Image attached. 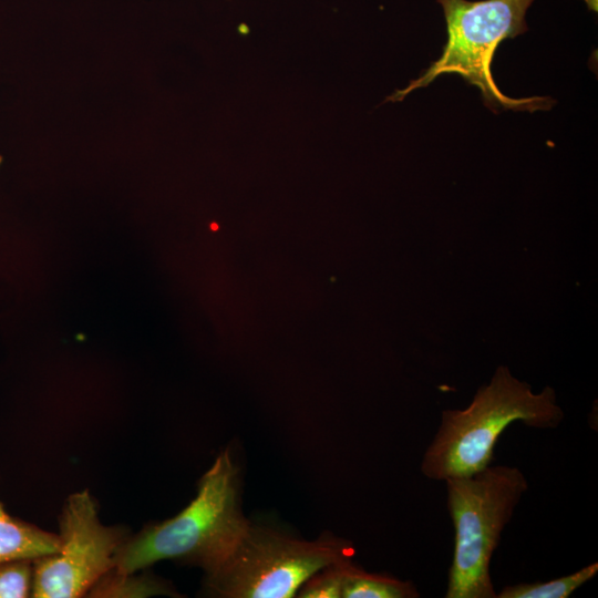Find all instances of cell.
<instances>
[{
	"mask_svg": "<svg viewBox=\"0 0 598 598\" xmlns=\"http://www.w3.org/2000/svg\"><path fill=\"white\" fill-rule=\"evenodd\" d=\"M352 559L329 565L310 578L298 589L300 598H341L343 568Z\"/></svg>",
	"mask_w": 598,
	"mask_h": 598,
	"instance_id": "obj_11",
	"label": "cell"
},
{
	"mask_svg": "<svg viewBox=\"0 0 598 598\" xmlns=\"http://www.w3.org/2000/svg\"><path fill=\"white\" fill-rule=\"evenodd\" d=\"M33 560L0 564V598L31 597Z\"/></svg>",
	"mask_w": 598,
	"mask_h": 598,
	"instance_id": "obj_12",
	"label": "cell"
},
{
	"mask_svg": "<svg viewBox=\"0 0 598 598\" xmlns=\"http://www.w3.org/2000/svg\"><path fill=\"white\" fill-rule=\"evenodd\" d=\"M420 594L410 582L391 576L368 573L352 560L343 568L341 598H415Z\"/></svg>",
	"mask_w": 598,
	"mask_h": 598,
	"instance_id": "obj_8",
	"label": "cell"
},
{
	"mask_svg": "<svg viewBox=\"0 0 598 598\" xmlns=\"http://www.w3.org/2000/svg\"><path fill=\"white\" fill-rule=\"evenodd\" d=\"M454 527V550L445 598H496L491 560L502 534L528 489L516 466L488 465L444 481Z\"/></svg>",
	"mask_w": 598,
	"mask_h": 598,
	"instance_id": "obj_3",
	"label": "cell"
},
{
	"mask_svg": "<svg viewBox=\"0 0 598 598\" xmlns=\"http://www.w3.org/2000/svg\"><path fill=\"white\" fill-rule=\"evenodd\" d=\"M353 555L343 539H298L249 523L226 560L205 576V588L215 597L289 598L313 574Z\"/></svg>",
	"mask_w": 598,
	"mask_h": 598,
	"instance_id": "obj_5",
	"label": "cell"
},
{
	"mask_svg": "<svg viewBox=\"0 0 598 598\" xmlns=\"http://www.w3.org/2000/svg\"><path fill=\"white\" fill-rule=\"evenodd\" d=\"M1 162H2V157H1V155H0V165H1Z\"/></svg>",
	"mask_w": 598,
	"mask_h": 598,
	"instance_id": "obj_14",
	"label": "cell"
},
{
	"mask_svg": "<svg viewBox=\"0 0 598 598\" xmlns=\"http://www.w3.org/2000/svg\"><path fill=\"white\" fill-rule=\"evenodd\" d=\"M91 597H150L157 595L174 596L175 592L165 581L144 574L122 573L111 569L89 591Z\"/></svg>",
	"mask_w": 598,
	"mask_h": 598,
	"instance_id": "obj_9",
	"label": "cell"
},
{
	"mask_svg": "<svg viewBox=\"0 0 598 598\" xmlns=\"http://www.w3.org/2000/svg\"><path fill=\"white\" fill-rule=\"evenodd\" d=\"M589 9L597 11V0H585Z\"/></svg>",
	"mask_w": 598,
	"mask_h": 598,
	"instance_id": "obj_13",
	"label": "cell"
},
{
	"mask_svg": "<svg viewBox=\"0 0 598 598\" xmlns=\"http://www.w3.org/2000/svg\"><path fill=\"white\" fill-rule=\"evenodd\" d=\"M564 416L551 386L535 393L506 365H499L466 408L442 411L436 433L423 453L421 472L434 481L473 475L491 465L495 445L511 424L550 430Z\"/></svg>",
	"mask_w": 598,
	"mask_h": 598,
	"instance_id": "obj_2",
	"label": "cell"
},
{
	"mask_svg": "<svg viewBox=\"0 0 598 598\" xmlns=\"http://www.w3.org/2000/svg\"><path fill=\"white\" fill-rule=\"evenodd\" d=\"M61 549L32 561L34 598L87 596L99 579L115 567V554L128 532L105 526L87 489L71 494L59 516Z\"/></svg>",
	"mask_w": 598,
	"mask_h": 598,
	"instance_id": "obj_6",
	"label": "cell"
},
{
	"mask_svg": "<svg viewBox=\"0 0 598 598\" xmlns=\"http://www.w3.org/2000/svg\"><path fill=\"white\" fill-rule=\"evenodd\" d=\"M598 573V563H591L569 575L548 581L507 585L496 598H568Z\"/></svg>",
	"mask_w": 598,
	"mask_h": 598,
	"instance_id": "obj_10",
	"label": "cell"
},
{
	"mask_svg": "<svg viewBox=\"0 0 598 598\" xmlns=\"http://www.w3.org/2000/svg\"><path fill=\"white\" fill-rule=\"evenodd\" d=\"M533 1L437 0L447 27V41L442 55L419 79L386 101H401L413 90L427 86L439 75L457 73L480 89L485 105L495 113L499 109L528 112L549 110L555 101L547 96H506L497 87L491 72L498 44L527 31L525 14Z\"/></svg>",
	"mask_w": 598,
	"mask_h": 598,
	"instance_id": "obj_4",
	"label": "cell"
},
{
	"mask_svg": "<svg viewBox=\"0 0 598 598\" xmlns=\"http://www.w3.org/2000/svg\"><path fill=\"white\" fill-rule=\"evenodd\" d=\"M60 549L59 534L9 515L0 502V564L34 560Z\"/></svg>",
	"mask_w": 598,
	"mask_h": 598,
	"instance_id": "obj_7",
	"label": "cell"
},
{
	"mask_svg": "<svg viewBox=\"0 0 598 598\" xmlns=\"http://www.w3.org/2000/svg\"><path fill=\"white\" fill-rule=\"evenodd\" d=\"M249 520L243 515L238 468L228 450L200 477L195 498L177 515L128 535L115 554V569L137 573L161 560L213 574L233 551Z\"/></svg>",
	"mask_w": 598,
	"mask_h": 598,
	"instance_id": "obj_1",
	"label": "cell"
}]
</instances>
